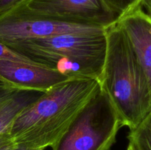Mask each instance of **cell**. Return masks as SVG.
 I'll return each mask as SVG.
<instances>
[{"label": "cell", "mask_w": 151, "mask_h": 150, "mask_svg": "<svg viewBox=\"0 0 151 150\" xmlns=\"http://www.w3.org/2000/svg\"><path fill=\"white\" fill-rule=\"evenodd\" d=\"M141 7H144L145 13L151 19V0H142Z\"/></svg>", "instance_id": "16"}, {"label": "cell", "mask_w": 151, "mask_h": 150, "mask_svg": "<svg viewBox=\"0 0 151 150\" xmlns=\"http://www.w3.org/2000/svg\"><path fill=\"white\" fill-rule=\"evenodd\" d=\"M12 150H43L41 149H34V148H29V147L22 146H18L16 145L14 148Z\"/></svg>", "instance_id": "17"}, {"label": "cell", "mask_w": 151, "mask_h": 150, "mask_svg": "<svg viewBox=\"0 0 151 150\" xmlns=\"http://www.w3.org/2000/svg\"><path fill=\"white\" fill-rule=\"evenodd\" d=\"M106 54L99 80L122 121L137 127L151 111L148 85L132 49L117 23L106 29Z\"/></svg>", "instance_id": "2"}, {"label": "cell", "mask_w": 151, "mask_h": 150, "mask_svg": "<svg viewBox=\"0 0 151 150\" xmlns=\"http://www.w3.org/2000/svg\"><path fill=\"white\" fill-rule=\"evenodd\" d=\"M119 18L141 7L142 0H103Z\"/></svg>", "instance_id": "11"}, {"label": "cell", "mask_w": 151, "mask_h": 150, "mask_svg": "<svg viewBox=\"0 0 151 150\" xmlns=\"http://www.w3.org/2000/svg\"><path fill=\"white\" fill-rule=\"evenodd\" d=\"M106 32L60 34L13 41L4 45L31 61L72 79L88 78L99 81L106 59Z\"/></svg>", "instance_id": "3"}, {"label": "cell", "mask_w": 151, "mask_h": 150, "mask_svg": "<svg viewBox=\"0 0 151 150\" xmlns=\"http://www.w3.org/2000/svg\"><path fill=\"white\" fill-rule=\"evenodd\" d=\"M116 23L128 39L145 76L151 99V19L139 7L119 18Z\"/></svg>", "instance_id": "8"}, {"label": "cell", "mask_w": 151, "mask_h": 150, "mask_svg": "<svg viewBox=\"0 0 151 150\" xmlns=\"http://www.w3.org/2000/svg\"><path fill=\"white\" fill-rule=\"evenodd\" d=\"M41 94L39 91L19 90L0 103V134L9 132L18 116Z\"/></svg>", "instance_id": "9"}, {"label": "cell", "mask_w": 151, "mask_h": 150, "mask_svg": "<svg viewBox=\"0 0 151 150\" xmlns=\"http://www.w3.org/2000/svg\"><path fill=\"white\" fill-rule=\"evenodd\" d=\"M122 126L119 114L100 88L51 147L52 150H110Z\"/></svg>", "instance_id": "4"}, {"label": "cell", "mask_w": 151, "mask_h": 150, "mask_svg": "<svg viewBox=\"0 0 151 150\" xmlns=\"http://www.w3.org/2000/svg\"><path fill=\"white\" fill-rule=\"evenodd\" d=\"M129 144L135 150H151V111L128 135Z\"/></svg>", "instance_id": "10"}, {"label": "cell", "mask_w": 151, "mask_h": 150, "mask_svg": "<svg viewBox=\"0 0 151 150\" xmlns=\"http://www.w3.org/2000/svg\"><path fill=\"white\" fill-rule=\"evenodd\" d=\"M100 89L94 79H72L41 94L9 129L16 145L45 149L66 130L80 110Z\"/></svg>", "instance_id": "1"}, {"label": "cell", "mask_w": 151, "mask_h": 150, "mask_svg": "<svg viewBox=\"0 0 151 150\" xmlns=\"http://www.w3.org/2000/svg\"><path fill=\"white\" fill-rule=\"evenodd\" d=\"M29 0H0V16L26 4Z\"/></svg>", "instance_id": "13"}, {"label": "cell", "mask_w": 151, "mask_h": 150, "mask_svg": "<svg viewBox=\"0 0 151 150\" xmlns=\"http://www.w3.org/2000/svg\"><path fill=\"white\" fill-rule=\"evenodd\" d=\"M107 28L75 24L37 14L19 6L0 16V41L5 44L13 41L42 38L67 33H103Z\"/></svg>", "instance_id": "5"}, {"label": "cell", "mask_w": 151, "mask_h": 150, "mask_svg": "<svg viewBox=\"0 0 151 150\" xmlns=\"http://www.w3.org/2000/svg\"><path fill=\"white\" fill-rule=\"evenodd\" d=\"M16 146L9 132L0 134V150H12Z\"/></svg>", "instance_id": "14"}, {"label": "cell", "mask_w": 151, "mask_h": 150, "mask_svg": "<svg viewBox=\"0 0 151 150\" xmlns=\"http://www.w3.org/2000/svg\"><path fill=\"white\" fill-rule=\"evenodd\" d=\"M0 60H12V61L24 62V63H35L34 62L31 61L29 59L25 57L24 56L21 55L19 53L10 49L9 47H7V46L2 44L1 41H0ZM35 64H37V63H35Z\"/></svg>", "instance_id": "12"}, {"label": "cell", "mask_w": 151, "mask_h": 150, "mask_svg": "<svg viewBox=\"0 0 151 150\" xmlns=\"http://www.w3.org/2000/svg\"><path fill=\"white\" fill-rule=\"evenodd\" d=\"M0 79L17 90L44 93L72 78L41 65L0 60Z\"/></svg>", "instance_id": "7"}, {"label": "cell", "mask_w": 151, "mask_h": 150, "mask_svg": "<svg viewBox=\"0 0 151 150\" xmlns=\"http://www.w3.org/2000/svg\"><path fill=\"white\" fill-rule=\"evenodd\" d=\"M17 91L19 90L16 89L13 86L0 79V103L7 99L9 96H10Z\"/></svg>", "instance_id": "15"}, {"label": "cell", "mask_w": 151, "mask_h": 150, "mask_svg": "<svg viewBox=\"0 0 151 150\" xmlns=\"http://www.w3.org/2000/svg\"><path fill=\"white\" fill-rule=\"evenodd\" d=\"M127 150H135V149H134V147H133L131 144H128V149H127Z\"/></svg>", "instance_id": "18"}, {"label": "cell", "mask_w": 151, "mask_h": 150, "mask_svg": "<svg viewBox=\"0 0 151 150\" xmlns=\"http://www.w3.org/2000/svg\"><path fill=\"white\" fill-rule=\"evenodd\" d=\"M24 5L52 19L105 28L116 24L119 19L103 0H29Z\"/></svg>", "instance_id": "6"}]
</instances>
